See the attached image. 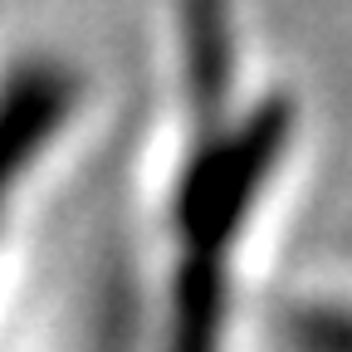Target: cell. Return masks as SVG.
I'll return each mask as SVG.
<instances>
[{"instance_id":"obj_1","label":"cell","mask_w":352,"mask_h":352,"mask_svg":"<svg viewBox=\"0 0 352 352\" xmlns=\"http://www.w3.org/2000/svg\"><path fill=\"white\" fill-rule=\"evenodd\" d=\"M69 98L74 83L54 64H30L10 74L6 94H0V206L30 166V157L54 138V127L69 113Z\"/></svg>"},{"instance_id":"obj_2","label":"cell","mask_w":352,"mask_h":352,"mask_svg":"<svg viewBox=\"0 0 352 352\" xmlns=\"http://www.w3.org/2000/svg\"><path fill=\"white\" fill-rule=\"evenodd\" d=\"M294 338L303 352H352V308H298Z\"/></svg>"}]
</instances>
